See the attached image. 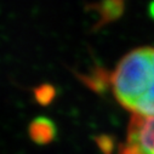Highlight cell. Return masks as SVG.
Returning <instances> with one entry per match:
<instances>
[{
    "instance_id": "cell-1",
    "label": "cell",
    "mask_w": 154,
    "mask_h": 154,
    "mask_svg": "<svg viewBox=\"0 0 154 154\" xmlns=\"http://www.w3.org/2000/svg\"><path fill=\"white\" fill-rule=\"evenodd\" d=\"M112 92L132 115H154V48L128 52L109 76Z\"/></svg>"
},
{
    "instance_id": "cell-2",
    "label": "cell",
    "mask_w": 154,
    "mask_h": 154,
    "mask_svg": "<svg viewBox=\"0 0 154 154\" xmlns=\"http://www.w3.org/2000/svg\"><path fill=\"white\" fill-rule=\"evenodd\" d=\"M119 154H154V115H131Z\"/></svg>"
},
{
    "instance_id": "cell-3",
    "label": "cell",
    "mask_w": 154,
    "mask_h": 154,
    "mask_svg": "<svg viewBox=\"0 0 154 154\" xmlns=\"http://www.w3.org/2000/svg\"><path fill=\"white\" fill-rule=\"evenodd\" d=\"M30 135L39 142L50 141L55 135V126L52 122L46 118H38L30 125Z\"/></svg>"
},
{
    "instance_id": "cell-4",
    "label": "cell",
    "mask_w": 154,
    "mask_h": 154,
    "mask_svg": "<svg viewBox=\"0 0 154 154\" xmlns=\"http://www.w3.org/2000/svg\"><path fill=\"white\" fill-rule=\"evenodd\" d=\"M35 96L40 103H48L55 96V89L51 85H43L39 86L35 91Z\"/></svg>"
}]
</instances>
